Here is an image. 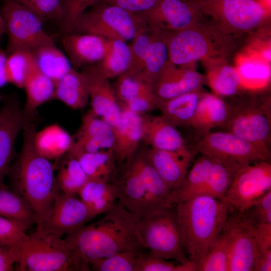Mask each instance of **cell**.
I'll list each match as a JSON object with an SVG mask.
<instances>
[{
    "mask_svg": "<svg viewBox=\"0 0 271 271\" xmlns=\"http://www.w3.org/2000/svg\"><path fill=\"white\" fill-rule=\"evenodd\" d=\"M145 156L172 191L182 183L194 157L187 147L178 151L151 149Z\"/></svg>",
    "mask_w": 271,
    "mask_h": 271,
    "instance_id": "obj_20",
    "label": "cell"
},
{
    "mask_svg": "<svg viewBox=\"0 0 271 271\" xmlns=\"http://www.w3.org/2000/svg\"><path fill=\"white\" fill-rule=\"evenodd\" d=\"M203 77L193 67H179L168 62L153 83L157 100H166L189 92L200 91Z\"/></svg>",
    "mask_w": 271,
    "mask_h": 271,
    "instance_id": "obj_19",
    "label": "cell"
},
{
    "mask_svg": "<svg viewBox=\"0 0 271 271\" xmlns=\"http://www.w3.org/2000/svg\"><path fill=\"white\" fill-rule=\"evenodd\" d=\"M255 224H271V190L244 212Z\"/></svg>",
    "mask_w": 271,
    "mask_h": 271,
    "instance_id": "obj_50",
    "label": "cell"
},
{
    "mask_svg": "<svg viewBox=\"0 0 271 271\" xmlns=\"http://www.w3.org/2000/svg\"><path fill=\"white\" fill-rule=\"evenodd\" d=\"M94 217L77 195L60 191L49 217L36 231L63 237L77 231Z\"/></svg>",
    "mask_w": 271,
    "mask_h": 271,
    "instance_id": "obj_16",
    "label": "cell"
},
{
    "mask_svg": "<svg viewBox=\"0 0 271 271\" xmlns=\"http://www.w3.org/2000/svg\"><path fill=\"white\" fill-rule=\"evenodd\" d=\"M246 165L231 160L214 159L208 179L197 195L223 200L236 175Z\"/></svg>",
    "mask_w": 271,
    "mask_h": 271,
    "instance_id": "obj_31",
    "label": "cell"
},
{
    "mask_svg": "<svg viewBox=\"0 0 271 271\" xmlns=\"http://www.w3.org/2000/svg\"><path fill=\"white\" fill-rule=\"evenodd\" d=\"M157 99L154 92L138 96L120 106L138 114L147 113L156 108Z\"/></svg>",
    "mask_w": 271,
    "mask_h": 271,
    "instance_id": "obj_52",
    "label": "cell"
},
{
    "mask_svg": "<svg viewBox=\"0 0 271 271\" xmlns=\"http://www.w3.org/2000/svg\"><path fill=\"white\" fill-rule=\"evenodd\" d=\"M98 0H60L61 18L59 23L62 34L70 33L80 17Z\"/></svg>",
    "mask_w": 271,
    "mask_h": 271,
    "instance_id": "obj_46",
    "label": "cell"
},
{
    "mask_svg": "<svg viewBox=\"0 0 271 271\" xmlns=\"http://www.w3.org/2000/svg\"><path fill=\"white\" fill-rule=\"evenodd\" d=\"M229 113V105L219 96L203 92L191 126L205 134L215 127L223 126Z\"/></svg>",
    "mask_w": 271,
    "mask_h": 271,
    "instance_id": "obj_25",
    "label": "cell"
},
{
    "mask_svg": "<svg viewBox=\"0 0 271 271\" xmlns=\"http://www.w3.org/2000/svg\"><path fill=\"white\" fill-rule=\"evenodd\" d=\"M155 35V31L147 25V26L131 41L132 43L129 45L131 61L127 72L134 74L139 71L146 57Z\"/></svg>",
    "mask_w": 271,
    "mask_h": 271,
    "instance_id": "obj_48",
    "label": "cell"
},
{
    "mask_svg": "<svg viewBox=\"0 0 271 271\" xmlns=\"http://www.w3.org/2000/svg\"><path fill=\"white\" fill-rule=\"evenodd\" d=\"M20 259L19 256L14 251L0 246V271L14 270Z\"/></svg>",
    "mask_w": 271,
    "mask_h": 271,
    "instance_id": "obj_54",
    "label": "cell"
},
{
    "mask_svg": "<svg viewBox=\"0 0 271 271\" xmlns=\"http://www.w3.org/2000/svg\"><path fill=\"white\" fill-rule=\"evenodd\" d=\"M2 100V96L0 93V102Z\"/></svg>",
    "mask_w": 271,
    "mask_h": 271,
    "instance_id": "obj_59",
    "label": "cell"
},
{
    "mask_svg": "<svg viewBox=\"0 0 271 271\" xmlns=\"http://www.w3.org/2000/svg\"><path fill=\"white\" fill-rule=\"evenodd\" d=\"M214 162V159L201 154L181 185L172 191L170 201L173 206L199 194L208 179Z\"/></svg>",
    "mask_w": 271,
    "mask_h": 271,
    "instance_id": "obj_28",
    "label": "cell"
},
{
    "mask_svg": "<svg viewBox=\"0 0 271 271\" xmlns=\"http://www.w3.org/2000/svg\"><path fill=\"white\" fill-rule=\"evenodd\" d=\"M69 154L77 159L88 179L109 182L115 169L112 149L94 153Z\"/></svg>",
    "mask_w": 271,
    "mask_h": 271,
    "instance_id": "obj_35",
    "label": "cell"
},
{
    "mask_svg": "<svg viewBox=\"0 0 271 271\" xmlns=\"http://www.w3.org/2000/svg\"><path fill=\"white\" fill-rule=\"evenodd\" d=\"M1 12L8 35L6 51L31 52L45 44L54 42L43 29V22L30 10L15 2L4 0Z\"/></svg>",
    "mask_w": 271,
    "mask_h": 271,
    "instance_id": "obj_10",
    "label": "cell"
},
{
    "mask_svg": "<svg viewBox=\"0 0 271 271\" xmlns=\"http://www.w3.org/2000/svg\"><path fill=\"white\" fill-rule=\"evenodd\" d=\"M129 45L123 41L107 39L103 58L95 66L100 73L108 79L117 78L126 72L130 66Z\"/></svg>",
    "mask_w": 271,
    "mask_h": 271,
    "instance_id": "obj_32",
    "label": "cell"
},
{
    "mask_svg": "<svg viewBox=\"0 0 271 271\" xmlns=\"http://www.w3.org/2000/svg\"><path fill=\"white\" fill-rule=\"evenodd\" d=\"M62 162L56 176L61 191L77 195L88 178L77 159L69 153Z\"/></svg>",
    "mask_w": 271,
    "mask_h": 271,
    "instance_id": "obj_37",
    "label": "cell"
},
{
    "mask_svg": "<svg viewBox=\"0 0 271 271\" xmlns=\"http://www.w3.org/2000/svg\"><path fill=\"white\" fill-rule=\"evenodd\" d=\"M25 121L18 100L14 96L6 99L0 109V183L9 173L16 141Z\"/></svg>",
    "mask_w": 271,
    "mask_h": 271,
    "instance_id": "obj_17",
    "label": "cell"
},
{
    "mask_svg": "<svg viewBox=\"0 0 271 271\" xmlns=\"http://www.w3.org/2000/svg\"><path fill=\"white\" fill-rule=\"evenodd\" d=\"M17 266L21 271H89L88 260L65 237L35 231L29 235Z\"/></svg>",
    "mask_w": 271,
    "mask_h": 271,
    "instance_id": "obj_6",
    "label": "cell"
},
{
    "mask_svg": "<svg viewBox=\"0 0 271 271\" xmlns=\"http://www.w3.org/2000/svg\"><path fill=\"white\" fill-rule=\"evenodd\" d=\"M196 265L191 261L176 264L169 260L157 257L149 252H140L137 271H196Z\"/></svg>",
    "mask_w": 271,
    "mask_h": 271,
    "instance_id": "obj_47",
    "label": "cell"
},
{
    "mask_svg": "<svg viewBox=\"0 0 271 271\" xmlns=\"http://www.w3.org/2000/svg\"><path fill=\"white\" fill-rule=\"evenodd\" d=\"M7 58L6 51L0 49V88L8 83L6 73Z\"/></svg>",
    "mask_w": 271,
    "mask_h": 271,
    "instance_id": "obj_56",
    "label": "cell"
},
{
    "mask_svg": "<svg viewBox=\"0 0 271 271\" xmlns=\"http://www.w3.org/2000/svg\"><path fill=\"white\" fill-rule=\"evenodd\" d=\"M104 214L98 221L65 236L88 262L120 252L146 249L137 216L118 202Z\"/></svg>",
    "mask_w": 271,
    "mask_h": 271,
    "instance_id": "obj_2",
    "label": "cell"
},
{
    "mask_svg": "<svg viewBox=\"0 0 271 271\" xmlns=\"http://www.w3.org/2000/svg\"><path fill=\"white\" fill-rule=\"evenodd\" d=\"M116 78L112 88L120 106L138 96L154 92L152 84L127 72Z\"/></svg>",
    "mask_w": 271,
    "mask_h": 271,
    "instance_id": "obj_43",
    "label": "cell"
},
{
    "mask_svg": "<svg viewBox=\"0 0 271 271\" xmlns=\"http://www.w3.org/2000/svg\"><path fill=\"white\" fill-rule=\"evenodd\" d=\"M33 143L40 155L52 161L60 159L69 152L73 139L62 127L53 124L35 131Z\"/></svg>",
    "mask_w": 271,
    "mask_h": 271,
    "instance_id": "obj_27",
    "label": "cell"
},
{
    "mask_svg": "<svg viewBox=\"0 0 271 271\" xmlns=\"http://www.w3.org/2000/svg\"><path fill=\"white\" fill-rule=\"evenodd\" d=\"M30 225L0 216V246L11 250L20 257L29 235Z\"/></svg>",
    "mask_w": 271,
    "mask_h": 271,
    "instance_id": "obj_40",
    "label": "cell"
},
{
    "mask_svg": "<svg viewBox=\"0 0 271 271\" xmlns=\"http://www.w3.org/2000/svg\"><path fill=\"white\" fill-rule=\"evenodd\" d=\"M242 87L250 90L265 87L269 83L270 69L269 65L262 61L250 60L239 64L236 68Z\"/></svg>",
    "mask_w": 271,
    "mask_h": 271,
    "instance_id": "obj_42",
    "label": "cell"
},
{
    "mask_svg": "<svg viewBox=\"0 0 271 271\" xmlns=\"http://www.w3.org/2000/svg\"><path fill=\"white\" fill-rule=\"evenodd\" d=\"M160 0H98L95 4H106L119 7L138 15L153 9Z\"/></svg>",
    "mask_w": 271,
    "mask_h": 271,
    "instance_id": "obj_51",
    "label": "cell"
},
{
    "mask_svg": "<svg viewBox=\"0 0 271 271\" xmlns=\"http://www.w3.org/2000/svg\"><path fill=\"white\" fill-rule=\"evenodd\" d=\"M197 149L201 155L213 159L231 160L243 165L269 161L270 158V153L228 131H210L204 134Z\"/></svg>",
    "mask_w": 271,
    "mask_h": 271,
    "instance_id": "obj_14",
    "label": "cell"
},
{
    "mask_svg": "<svg viewBox=\"0 0 271 271\" xmlns=\"http://www.w3.org/2000/svg\"><path fill=\"white\" fill-rule=\"evenodd\" d=\"M35 127L25 123L23 142L19 156L9 171L13 190L30 205L37 226L49 217L60 191L51 161L40 155L33 143Z\"/></svg>",
    "mask_w": 271,
    "mask_h": 271,
    "instance_id": "obj_1",
    "label": "cell"
},
{
    "mask_svg": "<svg viewBox=\"0 0 271 271\" xmlns=\"http://www.w3.org/2000/svg\"><path fill=\"white\" fill-rule=\"evenodd\" d=\"M207 80L210 88L218 96H232L242 87L236 69L227 65L211 68Z\"/></svg>",
    "mask_w": 271,
    "mask_h": 271,
    "instance_id": "obj_39",
    "label": "cell"
},
{
    "mask_svg": "<svg viewBox=\"0 0 271 271\" xmlns=\"http://www.w3.org/2000/svg\"><path fill=\"white\" fill-rule=\"evenodd\" d=\"M229 106V115L223 127L270 153V121L266 106L252 101L240 102Z\"/></svg>",
    "mask_w": 271,
    "mask_h": 271,
    "instance_id": "obj_13",
    "label": "cell"
},
{
    "mask_svg": "<svg viewBox=\"0 0 271 271\" xmlns=\"http://www.w3.org/2000/svg\"><path fill=\"white\" fill-rule=\"evenodd\" d=\"M271 270V249L262 251L257 257L253 271Z\"/></svg>",
    "mask_w": 271,
    "mask_h": 271,
    "instance_id": "obj_55",
    "label": "cell"
},
{
    "mask_svg": "<svg viewBox=\"0 0 271 271\" xmlns=\"http://www.w3.org/2000/svg\"><path fill=\"white\" fill-rule=\"evenodd\" d=\"M140 251H128L89 260L91 270L95 271H137Z\"/></svg>",
    "mask_w": 271,
    "mask_h": 271,
    "instance_id": "obj_45",
    "label": "cell"
},
{
    "mask_svg": "<svg viewBox=\"0 0 271 271\" xmlns=\"http://www.w3.org/2000/svg\"><path fill=\"white\" fill-rule=\"evenodd\" d=\"M147 26L137 14L113 5L96 4L83 13L70 33L91 34L127 42Z\"/></svg>",
    "mask_w": 271,
    "mask_h": 271,
    "instance_id": "obj_8",
    "label": "cell"
},
{
    "mask_svg": "<svg viewBox=\"0 0 271 271\" xmlns=\"http://www.w3.org/2000/svg\"><path fill=\"white\" fill-rule=\"evenodd\" d=\"M5 33V31L4 19L1 12V10H0V41Z\"/></svg>",
    "mask_w": 271,
    "mask_h": 271,
    "instance_id": "obj_57",
    "label": "cell"
},
{
    "mask_svg": "<svg viewBox=\"0 0 271 271\" xmlns=\"http://www.w3.org/2000/svg\"><path fill=\"white\" fill-rule=\"evenodd\" d=\"M139 228L146 249L155 256L179 263L189 260L174 206L150 212L139 218Z\"/></svg>",
    "mask_w": 271,
    "mask_h": 271,
    "instance_id": "obj_7",
    "label": "cell"
},
{
    "mask_svg": "<svg viewBox=\"0 0 271 271\" xmlns=\"http://www.w3.org/2000/svg\"><path fill=\"white\" fill-rule=\"evenodd\" d=\"M120 181L114 183L118 202L139 218L153 211L173 206L172 190L145 156L132 158Z\"/></svg>",
    "mask_w": 271,
    "mask_h": 271,
    "instance_id": "obj_5",
    "label": "cell"
},
{
    "mask_svg": "<svg viewBox=\"0 0 271 271\" xmlns=\"http://www.w3.org/2000/svg\"><path fill=\"white\" fill-rule=\"evenodd\" d=\"M32 53L38 69L55 84L73 68L66 54L55 42L41 46Z\"/></svg>",
    "mask_w": 271,
    "mask_h": 271,
    "instance_id": "obj_30",
    "label": "cell"
},
{
    "mask_svg": "<svg viewBox=\"0 0 271 271\" xmlns=\"http://www.w3.org/2000/svg\"><path fill=\"white\" fill-rule=\"evenodd\" d=\"M36 67L30 51L20 50L8 54L6 73L8 83L23 88L27 79Z\"/></svg>",
    "mask_w": 271,
    "mask_h": 271,
    "instance_id": "obj_38",
    "label": "cell"
},
{
    "mask_svg": "<svg viewBox=\"0 0 271 271\" xmlns=\"http://www.w3.org/2000/svg\"><path fill=\"white\" fill-rule=\"evenodd\" d=\"M10 1L24 6L37 15L43 22L47 21H57L59 22L61 19L60 0Z\"/></svg>",
    "mask_w": 271,
    "mask_h": 271,
    "instance_id": "obj_49",
    "label": "cell"
},
{
    "mask_svg": "<svg viewBox=\"0 0 271 271\" xmlns=\"http://www.w3.org/2000/svg\"><path fill=\"white\" fill-rule=\"evenodd\" d=\"M254 226L244 212L230 210L223 227L229 243L228 271H253L259 254Z\"/></svg>",
    "mask_w": 271,
    "mask_h": 271,
    "instance_id": "obj_11",
    "label": "cell"
},
{
    "mask_svg": "<svg viewBox=\"0 0 271 271\" xmlns=\"http://www.w3.org/2000/svg\"><path fill=\"white\" fill-rule=\"evenodd\" d=\"M73 109L84 108L89 99V82L85 73L73 68L55 84L53 99Z\"/></svg>",
    "mask_w": 271,
    "mask_h": 271,
    "instance_id": "obj_24",
    "label": "cell"
},
{
    "mask_svg": "<svg viewBox=\"0 0 271 271\" xmlns=\"http://www.w3.org/2000/svg\"><path fill=\"white\" fill-rule=\"evenodd\" d=\"M75 137H85L98 140L108 149H112L114 137L112 127L90 109L82 117Z\"/></svg>",
    "mask_w": 271,
    "mask_h": 271,
    "instance_id": "obj_41",
    "label": "cell"
},
{
    "mask_svg": "<svg viewBox=\"0 0 271 271\" xmlns=\"http://www.w3.org/2000/svg\"><path fill=\"white\" fill-rule=\"evenodd\" d=\"M202 93L200 90L166 100L157 99L156 108L163 118L175 126H191Z\"/></svg>",
    "mask_w": 271,
    "mask_h": 271,
    "instance_id": "obj_26",
    "label": "cell"
},
{
    "mask_svg": "<svg viewBox=\"0 0 271 271\" xmlns=\"http://www.w3.org/2000/svg\"><path fill=\"white\" fill-rule=\"evenodd\" d=\"M202 13L227 33L240 34L253 30L266 11L256 0H193Z\"/></svg>",
    "mask_w": 271,
    "mask_h": 271,
    "instance_id": "obj_9",
    "label": "cell"
},
{
    "mask_svg": "<svg viewBox=\"0 0 271 271\" xmlns=\"http://www.w3.org/2000/svg\"><path fill=\"white\" fill-rule=\"evenodd\" d=\"M154 30V38L141 67L137 73L132 74L152 84L169 61L166 36L164 33Z\"/></svg>",
    "mask_w": 271,
    "mask_h": 271,
    "instance_id": "obj_33",
    "label": "cell"
},
{
    "mask_svg": "<svg viewBox=\"0 0 271 271\" xmlns=\"http://www.w3.org/2000/svg\"><path fill=\"white\" fill-rule=\"evenodd\" d=\"M229 243L222 228L218 237L198 264L197 271H228Z\"/></svg>",
    "mask_w": 271,
    "mask_h": 271,
    "instance_id": "obj_44",
    "label": "cell"
},
{
    "mask_svg": "<svg viewBox=\"0 0 271 271\" xmlns=\"http://www.w3.org/2000/svg\"><path fill=\"white\" fill-rule=\"evenodd\" d=\"M254 232L259 253L271 249V224L254 223Z\"/></svg>",
    "mask_w": 271,
    "mask_h": 271,
    "instance_id": "obj_53",
    "label": "cell"
},
{
    "mask_svg": "<svg viewBox=\"0 0 271 271\" xmlns=\"http://www.w3.org/2000/svg\"><path fill=\"white\" fill-rule=\"evenodd\" d=\"M77 195L94 217L108 211L117 199L115 184L95 180L88 179Z\"/></svg>",
    "mask_w": 271,
    "mask_h": 271,
    "instance_id": "obj_29",
    "label": "cell"
},
{
    "mask_svg": "<svg viewBox=\"0 0 271 271\" xmlns=\"http://www.w3.org/2000/svg\"><path fill=\"white\" fill-rule=\"evenodd\" d=\"M175 205L186 254L197 267L220 234L229 207L223 200L205 194Z\"/></svg>",
    "mask_w": 271,
    "mask_h": 271,
    "instance_id": "obj_3",
    "label": "cell"
},
{
    "mask_svg": "<svg viewBox=\"0 0 271 271\" xmlns=\"http://www.w3.org/2000/svg\"><path fill=\"white\" fill-rule=\"evenodd\" d=\"M107 39L87 33L63 34L61 43L72 67L76 70L95 64L103 58Z\"/></svg>",
    "mask_w": 271,
    "mask_h": 271,
    "instance_id": "obj_21",
    "label": "cell"
},
{
    "mask_svg": "<svg viewBox=\"0 0 271 271\" xmlns=\"http://www.w3.org/2000/svg\"><path fill=\"white\" fill-rule=\"evenodd\" d=\"M142 141L151 149L178 151L186 147L184 139L177 127L161 115L140 114Z\"/></svg>",
    "mask_w": 271,
    "mask_h": 271,
    "instance_id": "obj_22",
    "label": "cell"
},
{
    "mask_svg": "<svg viewBox=\"0 0 271 271\" xmlns=\"http://www.w3.org/2000/svg\"><path fill=\"white\" fill-rule=\"evenodd\" d=\"M119 122L112 127L114 137L112 147L115 160L118 163L128 162L142 141L140 114L121 108Z\"/></svg>",
    "mask_w": 271,
    "mask_h": 271,
    "instance_id": "obj_23",
    "label": "cell"
},
{
    "mask_svg": "<svg viewBox=\"0 0 271 271\" xmlns=\"http://www.w3.org/2000/svg\"><path fill=\"white\" fill-rule=\"evenodd\" d=\"M138 15L152 29L169 33L194 26L207 18L193 0H160L153 9Z\"/></svg>",
    "mask_w": 271,
    "mask_h": 271,
    "instance_id": "obj_15",
    "label": "cell"
},
{
    "mask_svg": "<svg viewBox=\"0 0 271 271\" xmlns=\"http://www.w3.org/2000/svg\"><path fill=\"white\" fill-rule=\"evenodd\" d=\"M262 55L264 59H265L266 60L268 61L270 60V49H267L264 50Z\"/></svg>",
    "mask_w": 271,
    "mask_h": 271,
    "instance_id": "obj_58",
    "label": "cell"
},
{
    "mask_svg": "<svg viewBox=\"0 0 271 271\" xmlns=\"http://www.w3.org/2000/svg\"><path fill=\"white\" fill-rule=\"evenodd\" d=\"M89 82L92 111L112 127L119 122L122 109L109 80L102 76L95 64L83 68Z\"/></svg>",
    "mask_w": 271,
    "mask_h": 271,
    "instance_id": "obj_18",
    "label": "cell"
},
{
    "mask_svg": "<svg viewBox=\"0 0 271 271\" xmlns=\"http://www.w3.org/2000/svg\"><path fill=\"white\" fill-rule=\"evenodd\" d=\"M23 88L26 96L23 110L26 118L34 115L40 105L53 99L55 84L36 67L27 79Z\"/></svg>",
    "mask_w": 271,
    "mask_h": 271,
    "instance_id": "obj_34",
    "label": "cell"
},
{
    "mask_svg": "<svg viewBox=\"0 0 271 271\" xmlns=\"http://www.w3.org/2000/svg\"><path fill=\"white\" fill-rule=\"evenodd\" d=\"M164 33L169 61L179 67H192L199 60L221 61L236 47L233 36L208 18L190 28Z\"/></svg>",
    "mask_w": 271,
    "mask_h": 271,
    "instance_id": "obj_4",
    "label": "cell"
},
{
    "mask_svg": "<svg viewBox=\"0 0 271 271\" xmlns=\"http://www.w3.org/2000/svg\"><path fill=\"white\" fill-rule=\"evenodd\" d=\"M271 190L270 161H259L242 168L223 200L230 210L244 212Z\"/></svg>",
    "mask_w": 271,
    "mask_h": 271,
    "instance_id": "obj_12",
    "label": "cell"
},
{
    "mask_svg": "<svg viewBox=\"0 0 271 271\" xmlns=\"http://www.w3.org/2000/svg\"><path fill=\"white\" fill-rule=\"evenodd\" d=\"M0 216L31 225L36 223L34 213L20 194L0 183Z\"/></svg>",
    "mask_w": 271,
    "mask_h": 271,
    "instance_id": "obj_36",
    "label": "cell"
}]
</instances>
